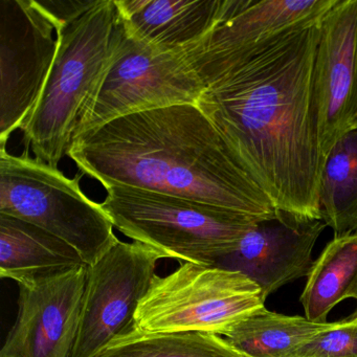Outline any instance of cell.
Listing matches in <instances>:
<instances>
[{"label": "cell", "mask_w": 357, "mask_h": 357, "mask_svg": "<svg viewBox=\"0 0 357 357\" xmlns=\"http://www.w3.org/2000/svg\"><path fill=\"white\" fill-rule=\"evenodd\" d=\"M321 18L192 58L206 86L198 107L278 210L312 219L326 160L315 96Z\"/></svg>", "instance_id": "cell-1"}, {"label": "cell", "mask_w": 357, "mask_h": 357, "mask_svg": "<svg viewBox=\"0 0 357 357\" xmlns=\"http://www.w3.org/2000/svg\"><path fill=\"white\" fill-rule=\"evenodd\" d=\"M68 155L105 189L160 192L258 219L279 211L195 104L116 119L75 137Z\"/></svg>", "instance_id": "cell-2"}, {"label": "cell", "mask_w": 357, "mask_h": 357, "mask_svg": "<svg viewBox=\"0 0 357 357\" xmlns=\"http://www.w3.org/2000/svg\"><path fill=\"white\" fill-rule=\"evenodd\" d=\"M116 24L114 0H98L78 20L58 26L53 68L20 129L36 160L58 168L68 155L85 104L109 61Z\"/></svg>", "instance_id": "cell-3"}, {"label": "cell", "mask_w": 357, "mask_h": 357, "mask_svg": "<svg viewBox=\"0 0 357 357\" xmlns=\"http://www.w3.org/2000/svg\"><path fill=\"white\" fill-rule=\"evenodd\" d=\"M101 206L114 227L181 263L215 266L260 219L197 200L131 187H109Z\"/></svg>", "instance_id": "cell-4"}, {"label": "cell", "mask_w": 357, "mask_h": 357, "mask_svg": "<svg viewBox=\"0 0 357 357\" xmlns=\"http://www.w3.org/2000/svg\"><path fill=\"white\" fill-rule=\"evenodd\" d=\"M80 178H68L26 152L16 156L0 148V214L49 231L93 264L120 240L101 204L83 193Z\"/></svg>", "instance_id": "cell-5"}, {"label": "cell", "mask_w": 357, "mask_h": 357, "mask_svg": "<svg viewBox=\"0 0 357 357\" xmlns=\"http://www.w3.org/2000/svg\"><path fill=\"white\" fill-rule=\"evenodd\" d=\"M206 91L185 50L160 52L129 36L116 14L112 55L77 125V135L137 112L197 105Z\"/></svg>", "instance_id": "cell-6"}, {"label": "cell", "mask_w": 357, "mask_h": 357, "mask_svg": "<svg viewBox=\"0 0 357 357\" xmlns=\"http://www.w3.org/2000/svg\"><path fill=\"white\" fill-rule=\"evenodd\" d=\"M264 303L258 284L243 273L185 262L168 275H154L133 321L149 333L199 332L225 337Z\"/></svg>", "instance_id": "cell-7"}, {"label": "cell", "mask_w": 357, "mask_h": 357, "mask_svg": "<svg viewBox=\"0 0 357 357\" xmlns=\"http://www.w3.org/2000/svg\"><path fill=\"white\" fill-rule=\"evenodd\" d=\"M58 51L57 28L36 0H0V148L22 129Z\"/></svg>", "instance_id": "cell-8"}, {"label": "cell", "mask_w": 357, "mask_h": 357, "mask_svg": "<svg viewBox=\"0 0 357 357\" xmlns=\"http://www.w3.org/2000/svg\"><path fill=\"white\" fill-rule=\"evenodd\" d=\"M162 259L166 255L147 244L120 240L87 266L80 327L70 357H97L133 323Z\"/></svg>", "instance_id": "cell-9"}, {"label": "cell", "mask_w": 357, "mask_h": 357, "mask_svg": "<svg viewBox=\"0 0 357 357\" xmlns=\"http://www.w3.org/2000/svg\"><path fill=\"white\" fill-rule=\"evenodd\" d=\"M87 266L20 284L18 314L0 357H70L82 313Z\"/></svg>", "instance_id": "cell-10"}, {"label": "cell", "mask_w": 357, "mask_h": 357, "mask_svg": "<svg viewBox=\"0 0 357 357\" xmlns=\"http://www.w3.org/2000/svg\"><path fill=\"white\" fill-rule=\"evenodd\" d=\"M315 96L326 158L357 122V0H338L321 18Z\"/></svg>", "instance_id": "cell-11"}, {"label": "cell", "mask_w": 357, "mask_h": 357, "mask_svg": "<svg viewBox=\"0 0 357 357\" xmlns=\"http://www.w3.org/2000/svg\"><path fill=\"white\" fill-rule=\"evenodd\" d=\"M326 227L321 219L278 211L257 221L236 250L215 266L243 273L258 284L266 301L286 284L308 277L314 264L313 248Z\"/></svg>", "instance_id": "cell-12"}, {"label": "cell", "mask_w": 357, "mask_h": 357, "mask_svg": "<svg viewBox=\"0 0 357 357\" xmlns=\"http://www.w3.org/2000/svg\"><path fill=\"white\" fill-rule=\"evenodd\" d=\"M129 36L160 52L188 49L227 13L229 0H114Z\"/></svg>", "instance_id": "cell-13"}, {"label": "cell", "mask_w": 357, "mask_h": 357, "mask_svg": "<svg viewBox=\"0 0 357 357\" xmlns=\"http://www.w3.org/2000/svg\"><path fill=\"white\" fill-rule=\"evenodd\" d=\"M338 0H229L223 20L185 51L211 56L235 51L292 26L321 20Z\"/></svg>", "instance_id": "cell-14"}, {"label": "cell", "mask_w": 357, "mask_h": 357, "mask_svg": "<svg viewBox=\"0 0 357 357\" xmlns=\"http://www.w3.org/2000/svg\"><path fill=\"white\" fill-rule=\"evenodd\" d=\"M85 264L70 244L20 219L0 214V277L30 284Z\"/></svg>", "instance_id": "cell-15"}, {"label": "cell", "mask_w": 357, "mask_h": 357, "mask_svg": "<svg viewBox=\"0 0 357 357\" xmlns=\"http://www.w3.org/2000/svg\"><path fill=\"white\" fill-rule=\"evenodd\" d=\"M347 298L357 300V235L334 238L326 246L300 301L307 319L327 323L330 311Z\"/></svg>", "instance_id": "cell-16"}, {"label": "cell", "mask_w": 357, "mask_h": 357, "mask_svg": "<svg viewBox=\"0 0 357 357\" xmlns=\"http://www.w3.org/2000/svg\"><path fill=\"white\" fill-rule=\"evenodd\" d=\"M319 215L334 238L357 235V127L326 156L319 185Z\"/></svg>", "instance_id": "cell-17"}, {"label": "cell", "mask_w": 357, "mask_h": 357, "mask_svg": "<svg viewBox=\"0 0 357 357\" xmlns=\"http://www.w3.org/2000/svg\"><path fill=\"white\" fill-rule=\"evenodd\" d=\"M331 325L273 312L263 306L238 323L225 338L244 357H292L303 344Z\"/></svg>", "instance_id": "cell-18"}, {"label": "cell", "mask_w": 357, "mask_h": 357, "mask_svg": "<svg viewBox=\"0 0 357 357\" xmlns=\"http://www.w3.org/2000/svg\"><path fill=\"white\" fill-rule=\"evenodd\" d=\"M97 357H244L222 336L199 332L149 333L135 321Z\"/></svg>", "instance_id": "cell-19"}, {"label": "cell", "mask_w": 357, "mask_h": 357, "mask_svg": "<svg viewBox=\"0 0 357 357\" xmlns=\"http://www.w3.org/2000/svg\"><path fill=\"white\" fill-rule=\"evenodd\" d=\"M292 357H357V313L333 321L303 344Z\"/></svg>", "instance_id": "cell-20"}, {"label": "cell", "mask_w": 357, "mask_h": 357, "mask_svg": "<svg viewBox=\"0 0 357 357\" xmlns=\"http://www.w3.org/2000/svg\"><path fill=\"white\" fill-rule=\"evenodd\" d=\"M38 3L55 22L56 28H58L78 20L95 7L98 0H43Z\"/></svg>", "instance_id": "cell-21"}, {"label": "cell", "mask_w": 357, "mask_h": 357, "mask_svg": "<svg viewBox=\"0 0 357 357\" xmlns=\"http://www.w3.org/2000/svg\"><path fill=\"white\" fill-rule=\"evenodd\" d=\"M355 127H357V122H356V124H355Z\"/></svg>", "instance_id": "cell-22"}]
</instances>
